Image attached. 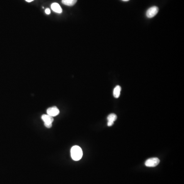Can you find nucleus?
Here are the masks:
<instances>
[{
	"label": "nucleus",
	"mask_w": 184,
	"mask_h": 184,
	"mask_svg": "<svg viewBox=\"0 0 184 184\" xmlns=\"http://www.w3.org/2000/svg\"><path fill=\"white\" fill-rule=\"evenodd\" d=\"M114 122H108V126H112Z\"/></svg>",
	"instance_id": "obj_11"
},
{
	"label": "nucleus",
	"mask_w": 184,
	"mask_h": 184,
	"mask_svg": "<svg viewBox=\"0 0 184 184\" xmlns=\"http://www.w3.org/2000/svg\"><path fill=\"white\" fill-rule=\"evenodd\" d=\"M71 157L73 160L79 161L83 157V150L78 146H74L71 149Z\"/></svg>",
	"instance_id": "obj_1"
},
{
	"label": "nucleus",
	"mask_w": 184,
	"mask_h": 184,
	"mask_svg": "<svg viewBox=\"0 0 184 184\" xmlns=\"http://www.w3.org/2000/svg\"><path fill=\"white\" fill-rule=\"evenodd\" d=\"M159 12V8L157 6L150 7L146 11V16L148 18H152L155 17Z\"/></svg>",
	"instance_id": "obj_4"
},
{
	"label": "nucleus",
	"mask_w": 184,
	"mask_h": 184,
	"mask_svg": "<svg viewBox=\"0 0 184 184\" xmlns=\"http://www.w3.org/2000/svg\"><path fill=\"white\" fill-rule=\"evenodd\" d=\"M160 163V160L157 157H152L148 159L145 163L146 166L149 167H154L157 166Z\"/></svg>",
	"instance_id": "obj_3"
},
{
	"label": "nucleus",
	"mask_w": 184,
	"mask_h": 184,
	"mask_svg": "<svg viewBox=\"0 0 184 184\" xmlns=\"http://www.w3.org/2000/svg\"><path fill=\"white\" fill-rule=\"evenodd\" d=\"M122 1H128L129 0H122Z\"/></svg>",
	"instance_id": "obj_13"
},
{
	"label": "nucleus",
	"mask_w": 184,
	"mask_h": 184,
	"mask_svg": "<svg viewBox=\"0 0 184 184\" xmlns=\"http://www.w3.org/2000/svg\"><path fill=\"white\" fill-rule=\"evenodd\" d=\"M51 8L54 11V12L58 13V14H61L63 11L62 9L60 6V5L56 3H53L52 4Z\"/></svg>",
	"instance_id": "obj_6"
},
{
	"label": "nucleus",
	"mask_w": 184,
	"mask_h": 184,
	"mask_svg": "<svg viewBox=\"0 0 184 184\" xmlns=\"http://www.w3.org/2000/svg\"><path fill=\"white\" fill-rule=\"evenodd\" d=\"M45 12H46V14H51V11L50 10V9L47 8L45 10Z\"/></svg>",
	"instance_id": "obj_10"
},
{
	"label": "nucleus",
	"mask_w": 184,
	"mask_h": 184,
	"mask_svg": "<svg viewBox=\"0 0 184 184\" xmlns=\"http://www.w3.org/2000/svg\"><path fill=\"white\" fill-rule=\"evenodd\" d=\"M77 0H62V3L64 5L69 6H72L76 3Z\"/></svg>",
	"instance_id": "obj_8"
},
{
	"label": "nucleus",
	"mask_w": 184,
	"mask_h": 184,
	"mask_svg": "<svg viewBox=\"0 0 184 184\" xmlns=\"http://www.w3.org/2000/svg\"><path fill=\"white\" fill-rule=\"evenodd\" d=\"M121 88L119 86H117L114 90V96L116 98H118L120 96V92H121Z\"/></svg>",
	"instance_id": "obj_7"
},
{
	"label": "nucleus",
	"mask_w": 184,
	"mask_h": 184,
	"mask_svg": "<svg viewBox=\"0 0 184 184\" xmlns=\"http://www.w3.org/2000/svg\"><path fill=\"white\" fill-rule=\"evenodd\" d=\"M117 116L116 115H115V114H111L108 117V122H114L117 120Z\"/></svg>",
	"instance_id": "obj_9"
},
{
	"label": "nucleus",
	"mask_w": 184,
	"mask_h": 184,
	"mask_svg": "<svg viewBox=\"0 0 184 184\" xmlns=\"http://www.w3.org/2000/svg\"><path fill=\"white\" fill-rule=\"evenodd\" d=\"M47 115L53 117L56 116L57 115L59 114V111L57 107H53L48 108L47 110Z\"/></svg>",
	"instance_id": "obj_5"
},
{
	"label": "nucleus",
	"mask_w": 184,
	"mask_h": 184,
	"mask_svg": "<svg viewBox=\"0 0 184 184\" xmlns=\"http://www.w3.org/2000/svg\"><path fill=\"white\" fill-rule=\"evenodd\" d=\"M42 119L44 122L45 125L47 128H51L53 121V118L48 115H43L42 116Z\"/></svg>",
	"instance_id": "obj_2"
},
{
	"label": "nucleus",
	"mask_w": 184,
	"mask_h": 184,
	"mask_svg": "<svg viewBox=\"0 0 184 184\" xmlns=\"http://www.w3.org/2000/svg\"><path fill=\"white\" fill-rule=\"evenodd\" d=\"M26 1H27V2H31L34 1V0H25Z\"/></svg>",
	"instance_id": "obj_12"
}]
</instances>
